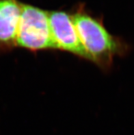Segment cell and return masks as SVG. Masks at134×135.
Listing matches in <instances>:
<instances>
[{
  "mask_svg": "<svg viewBox=\"0 0 134 135\" xmlns=\"http://www.w3.org/2000/svg\"><path fill=\"white\" fill-rule=\"evenodd\" d=\"M17 47L31 51L56 50L51 36L49 12L22 3Z\"/></svg>",
  "mask_w": 134,
  "mask_h": 135,
  "instance_id": "7a4b0ae2",
  "label": "cell"
},
{
  "mask_svg": "<svg viewBox=\"0 0 134 135\" xmlns=\"http://www.w3.org/2000/svg\"><path fill=\"white\" fill-rule=\"evenodd\" d=\"M22 3L17 0H0V47H17Z\"/></svg>",
  "mask_w": 134,
  "mask_h": 135,
  "instance_id": "277c9868",
  "label": "cell"
},
{
  "mask_svg": "<svg viewBox=\"0 0 134 135\" xmlns=\"http://www.w3.org/2000/svg\"><path fill=\"white\" fill-rule=\"evenodd\" d=\"M72 17L89 60L102 69L110 68L114 57L127 51V46L121 38L112 35L101 19L92 16L83 8L77 9Z\"/></svg>",
  "mask_w": 134,
  "mask_h": 135,
  "instance_id": "6da1fadb",
  "label": "cell"
},
{
  "mask_svg": "<svg viewBox=\"0 0 134 135\" xmlns=\"http://www.w3.org/2000/svg\"><path fill=\"white\" fill-rule=\"evenodd\" d=\"M51 36L56 50L67 51L89 60L85 48L79 37L72 15L64 11L49 12Z\"/></svg>",
  "mask_w": 134,
  "mask_h": 135,
  "instance_id": "3957f363",
  "label": "cell"
}]
</instances>
